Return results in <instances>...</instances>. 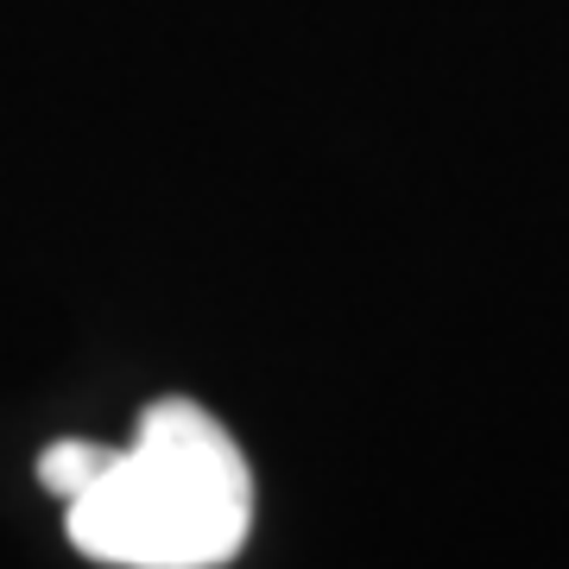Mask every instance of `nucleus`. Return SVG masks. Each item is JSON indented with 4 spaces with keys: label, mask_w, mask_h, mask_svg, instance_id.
<instances>
[{
    "label": "nucleus",
    "mask_w": 569,
    "mask_h": 569,
    "mask_svg": "<svg viewBox=\"0 0 569 569\" xmlns=\"http://www.w3.org/2000/svg\"><path fill=\"white\" fill-rule=\"evenodd\" d=\"M108 456H114L108 443H82V437H63V443H51V449L39 456L44 493H58V500H77V493L108 468Z\"/></svg>",
    "instance_id": "obj_2"
},
{
    "label": "nucleus",
    "mask_w": 569,
    "mask_h": 569,
    "mask_svg": "<svg viewBox=\"0 0 569 569\" xmlns=\"http://www.w3.org/2000/svg\"><path fill=\"white\" fill-rule=\"evenodd\" d=\"M63 531L108 569H222L253 531V475L216 418L190 399L146 406L133 443L63 500Z\"/></svg>",
    "instance_id": "obj_1"
}]
</instances>
